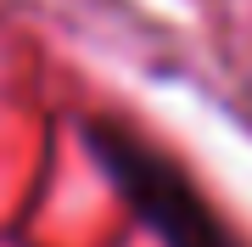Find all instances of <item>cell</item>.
<instances>
[{"instance_id":"obj_1","label":"cell","mask_w":252,"mask_h":247,"mask_svg":"<svg viewBox=\"0 0 252 247\" xmlns=\"http://www.w3.org/2000/svg\"><path fill=\"white\" fill-rule=\"evenodd\" d=\"M90 141L107 174L118 180V191L135 202V213L168 247H235L219 230V219L207 213V202L180 180V169H168L152 146H140L135 135H118L112 124H90Z\"/></svg>"}]
</instances>
